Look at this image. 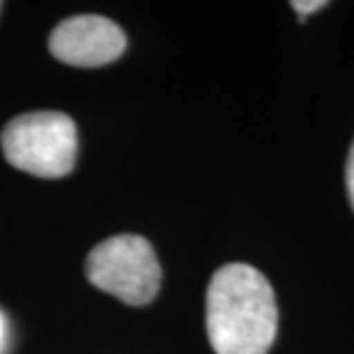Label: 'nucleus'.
<instances>
[{
	"label": "nucleus",
	"mask_w": 354,
	"mask_h": 354,
	"mask_svg": "<svg viewBox=\"0 0 354 354\" xmlns=\"http://www.w3.org/2000/svg\"><path fill=\"white\" fill-rule=\"evenodd\" d=\"M86 276L102 292L129 306H145L161 288V265L152 244L140 235H115L90 251Z\"/></svg>",
	"instance_id": "obj_3"
},
{
	"label": "nucleus",
	"mask_w": 354,
	"mask_h": 354,
	"mask_svg": "<svg viewBox=\"0 0 354 354\" xmlns=\"http://www.w3.org/2000/svg\"><path fill=\"white\" fill-rule=\"evenodd\" d=\"M205 324L216 354H267L279 331L267 276L244 263L218 267L207 288Z\"/></svg>",
	"instance_id": "obj_1"
},
{
	"label": "nucleus",
	"mask_w": 354,
	"mask_h": 354,
	"mask_svg": "<svg viewBox=\"0 0 354 354\" xmlns=\"http://www.w3.org/2000/svg\"><path fill=\"white\" fill-rule=\"evenodd\" d=\"M322 7H327V3H324V0H295V3H292V10L297 12L299 21H306L308 14L320 12Z\"/></svg>",
	"instance_id": "obj_5"
},
{
	"label": "nucleus",
	"mask_w": 354,
	"mask_h": 354,
	"mask_svg": "<svg viewBox=\"0 0 354 354\" xmlns=\"http://www.w3.org/2000/svg\"><path fill=\"white\" fill-rule=\"evenodd\" d=\"M127 48L122 28L99 14H79L53 28L48 51L72 67H102L118 60Z\"/></svg>",
	"instance_id": "obj_4"
},
{
	"label": "nucleus",
	"mask_w": 354,
	"mask_h": 354,
	"mask_svg": "<svg viewBox=\"0 0 354 354\" xmlns=\"http://www.w3.org/2000/svg\"><path fill=\"white\" fill-rule=\"evenodd\" d=\"M3 336H5V320H3V313H0V345H3Z\"/></svg>",
	"instance_id": "obj_7"
},
{
	"label": "nucleus",
	"mask_w": 354,
	"mask_h": 354,
	"mask_svg": "<svg viewBox=\"0 0 354 354\" xmlns=\"http://www.w3.org/2000/svg\"><path fill=\"white\" fill-rule=\"evenodd\" d=\"M0 10H3V3H0Z\"/></svg>",
	"instance_id": "obj_8"
},
{
	"label": "nucleus",
	"mask_w": 354,
	"mask_h": 354,
	"mask_svg": "<svg viewBox=\"0 0 354 354\" xmlns=\"http://www.w3.org/2000/svg\"><path fill=\"white\" fill-rule=\"evenodd\" d=\"M5 159L37 177H62L76 164V124L58 111L26 113L7 122L0 136Z\"/></svg>",
	"instance_id": "obj_2"
},
{
	"label": "nucleus",
	"mask_w": 354,
	"mask_h": 354,
	"mask_svg": "<svg viewBox=\"0 0 354 354\" xmlns=\"http://www.w3.org/2000/svg\"><path fill=\"white\" fill-rule=\"evenodd\" d=\"M345 184H348V198H350V205L354 209V143L348 154V166H345Z\"/></svg>",
	"instance_id": "obj_6"
}]
</instances>
